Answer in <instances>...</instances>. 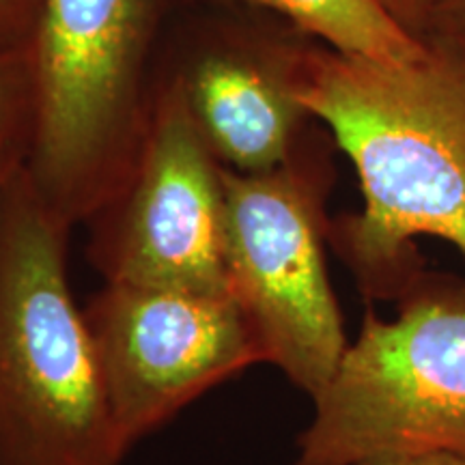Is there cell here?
Listing matches in <instances>:
<instances>
[{"mask_svg": "<svg viewBox=\"0 0 465 465\" xmlns=\"http://www.w3.org/2000/svg\"><path fill=\"white\" fill-rule=\"evenodd\" d=\"M289 20L325 48L380 63H407L422 54L414 37L392 15L386 0H246Z\"/></svg>", "mask_w": 465, "mask_h": 465, "instance_id": "cell-9", "label": "cell"}, {"mask_svg": "<svg viewBox=\"0 0 465 465\" xmlns=\"http://www.w3.org/2000/svg\"><path fill=\"white\" fill-rule=\"evenodd\" d=\"M304 52L291 48L272 65L209 58L196 69L190 113L235 173H272L293 158L295 132L308 116L295 95Z\"/></svg>", "mask_w": 465, "mask_h": 465, "instance_id": "cell-8", "label": "cell"}, {"mask_svg": "<svg viewBox=\"0 0 465 465\" xmlns=\"http://www.w3.org/2000/svg\"><path fill=\"white\" fill-rule=\"evenodd\" d=\"M22 5L25 0H0V52H9L5 48V42H7V35L11 37V31L17 25Z\"/></svg>", "mask_w": 465, "mask_h": 465, "instance_id": "cell-13", "label": "cell"}, {"mask_svg": "<svg viewBox=\"0 0 465 465\" xmlns=\"http://www.w3.org/2000/svg\"><path fill=\"white\" fill-rule=\"evenodd\" d=\"M14 168H15V166H14ZM14 168H9V171H5V173H0V183H3V179H5V177H7V174H9V173H11V171H14Z\"/></svg>", "mask_w": 465, "mask_h": 465, "instance_id": "cell-15", "label": "cell"}, {"mask_svg": "<svg viewBox=\"0 0 465 465\" xmlns=\"http://www.w3.org/2000/svg\"><path fill=\"white\" fill-rule=\"evenodd\" d=\"M392 15L410 31L414 37H422L431 26L435 5L438 0H386Z\"/></svg>", "mask_w": 465, "mask_h": 465, "instance_id": "cell-11", "label": "cell"}, {"mask_svg": "<svg viewBox=\"0 0 465 465\" xmlns=\"http://www.w3.org/2000/svg\"><path fill=\"white\" fill-rule=\"evenodd\" d=\"M420 39L407 63L311 48L295 80L358 173L364 207L332 237L369 300H397L424 270L418 237L465 257V39L441 26Z\"/></svg>", "mask_w": 465, "mask_h": 465, "instance_id": "cell-1", "label": "cell"}, {"mask_svg": "<svg viewBox=\"0 0 465 465\" xmlns=\"http://www.w3.org/2000/svg\"><path fill=\"white\" fill-rule=\"evenodd\" d=\"M397 317L366 308L358 339L315 403L295 465L465 459V281L422 270Z\"/></svg>", "mask_w": 465, "mask_h": 465, "instance_id": "cell-3", "label": "cell"}, {"mask_svg": "<svg viewBox=\"0 0 465 465\" xmlns=\"http://www.w3.org/2000/svg\"><path fill=\"white\" fill-rule=\"evenodd\" d=\"M127 190L102 254L108 282L231 295L223 171L209 158L190 108L164 110Z\"/></svg>", "mask_w": 465, "mask_h": 465, "instance_id": "cell-7", "label": "cell"}, {"mask_svg": "<svg viewBox=\"0 0 465 465\" xmlns=\"http://www.w3.org/2000/svg\"><path fill=\"white\" fill-rule=\"evenodd\" d=\"M151 0H44L35 37L28 177L65 223L113 199L114 134L134 89Z\"/></svg>", "mask_w": 465, "mask_h": 465, "instance_id": "cell-5", "label": "cell"}, {"mask_svg": "<svg viewBox=\"0 0 465 465\" xmlns=\"http://www.w3.org/2000/svg\"><path fill=\"white\" fill-rule=\"evenodd\" d=\"M431 26H441L465 39V0H438Z\"/></svg>", "mask_w": 465, "mask_h": 465, "instance_id": "cell-12", "label": "cell"}, {"mask_svg": "<svg viewBox=\"0 0 465 465\" xmlns=\"http://www.w3.org/2000/svg\"><path fill=\"white\" fill-rule=\"evenodd\" d=\"M405 465H465V459L452 457V455H427Z\"/></svg>", "mask_w": 465, "mask_h": 465, "instance_id": "cell-14", "label": "cell"}, {"mask_svg": "<svg viewBox=\"0 0 465 465\" xmlns=\"http://www.w3.org/2000/svg\"><path fill=\"white\" fill-rule=\"evenodd\" d=\"M65 220L17 164L0 183V465H124Z\"/></svg>", "mask_w": 465, "mask_h": 465, "instance_id": "cell-2", "label": "cell"}, {"mask_svg": "<svg viewBox=\"0 0 465 465\" xmlns=\"http://www.w3.org/2000/svg\"><path fill=\"white\" fill-rule=\"evenodd\" d=\"M84 317L127 452L203 394L265 364L232 295L108 282Z\"/></svg>", "mask_w": 465, "mask_h": 465, "instance_id": "cell-6", "label": "cell"}, {"mask_svg": "<svg viewBox=\"0 0 465 465\" xmlns=\"http://www.w3.org/2000/svg\"><path fill=\"white\" fill-rule=\"evenodd\" d=\"M25 69L14 50L0 52V173L22 162L14 155V134L25 102Z\"/></svg>", "mask_w": 465, "mask_h": 465, "instance_id": "cell-10", "label": "cell"}, {"mask_svg": "<svg viewBox=\"0 0 465 465\" xmlns=\"http://www.w3.org/2000/svg\"><path fill=\"white\" fill-rule=\"evenodd\" d=\"M323 174L291 158L272 173L223 171L229 291L265 364L317 399L349 341L323 243Z\"/></svg>", "mask_w": 465, "mask_h": 465, "instance_id": "cell-4", "label": "cell"}]
</instances>
